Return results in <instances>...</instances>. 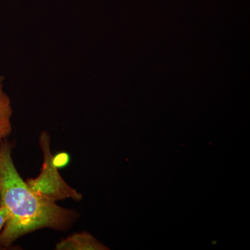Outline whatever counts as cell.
Returning <instances> with one entry per match:
<instances>
[{"mask_svg": "<svg viewBox=\"0 0 250 250\" xmlns=\"http://www.w3.org/2000/svg\"><path fill=\"white\" fill-rule=\"evenodd\" d=\"M0 201L9 219L0 231V248H7L28 233L41 229L65 231L79 213L57 205L34 191L20 175L7 139L0 145Z\"/></svg>", "mask_w": 250, "mask_h": 250, "instance_id": "cell-1", "label": "cell"}, {"mask_svg": "<svg viewBox=\"0 0 250 250\" xmlns=\"http://www.w3.org/2000/svg\"><path fill=\"white\" fill-rule=\"evenodd\" d=\"M3 80L0 77V145L12 131L13 109L11 100L3 88Z\"/></svg>", "mask_w": 250, "mask_h": 250, "instance_id": "cell-4", "label": "cell"}, {"mask_svg": "<svg viewBox=\"0 0 250 250\" xmlns=\"http://www.w3.org/2000/svg\"><path fill=\"white\" fill-rule=\"evenodd\" d=\"M8 219H9V214H8L7 210L0 201V231L4 228Z\"/></svg>", "mask_w": 250, "mask_h": 250, "instance_id": "cell-5", "label": "cell"}, {"mask_svg": "<svg viewBox=\"0 0 250 250\" xmlns=\"http://www.w3.org/2000/svg\"><path fill=\"white\" fill-rule=\"evenodd\" d=\"M106 246L102 244L89 233H76L57 243V250H103Z\"/></svg>", "mask_w": 250, "mask_h": 250, "instance_id": "cell-3", "label": "cell"}, {"mask_svg": "<svg viewBox=\"0 0 250 250\" xmlns=\"http://www.w3.org/2000/svg\"><path fill=\"white\" fill-rule=\"evenodd\" d=\"M49 142L48 134L42 133L40 143L44 154L43 167L40 175L35 179L28 180L27 184L41 196L52 201L65 198L80 200L82 197L80 192L67 185L59 174L51 154Z\"/></svg>", "mask_w": 250, "mask_h": 250, "instance_id": "cell-2", "label": "cell"}]
</instances>
